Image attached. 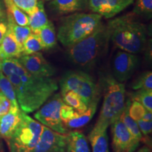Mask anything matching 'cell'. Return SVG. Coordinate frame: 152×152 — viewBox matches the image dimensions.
Listing matches in <instances>:
<instances>
[{"label":"cell","mask_w":152,"mask_h":152,"mask_svg":"<svg viewBox=\"0 0 152 152\" xmlns=\"http://www.w3.org/2000/svg\"><path fill=\"white\" fill-rule=\"evenodd\" d=\"M0 71L11 83L19 107L26 113L39 109L58 89L56 80L31 75L16 58L0 60Z\"/></svg>","instance_id":"cell-1"},{"label":"cell","mask_w":152,"mask_h":152,"mask_svg":"<svg viewBox=\"0 0 152 152\" xmlns=\"http://www.w3.org/2000/svg\"><path fill=\"white\" fill-rule=\"evenodd\" d=\"M111 31L110 39L120 50L137 54L144 50L147 44V29L131 15L119 17L108 23Z\"/></svg>","instance_id":"cell-2"},{"label":"cell","mask_w":152,"mask_h":152,"mask_svg":"<svg viewBox=\"0 0 152 152\" xmlns=\"http://www.w3.org/2000/svg\"><path fill=\"white\" fill-rule=\"evenodd\" d=\"M101 91L104 101L96 124L92 131L107 130L114 121L119 119L126 106V91L123 83H119L111 75L101 80Z\"/></svg>","instance_id":"cell-3"},{"label":"cell","mask_w":152,"mask_h":152,"mask_svg":"<svg viewBox=\"0 0 152 152\" xmlns=\"http://www.w3.org/2000/svg\"><path fill=\"white\" fill-rule=\"evenodd\" d=\"M111 37L108 25L101 23L93 33L68 49V57L72 63L81 67H90L104 54Z\"/></svg>","instance_id":"cell-4"},{"label":"cell","mask_w":152,"mask_h":152,"mask_svg":"<svg viewBox=\"0 0 152 152\" xmlns=\"http://www.w3.org/2000/svg\"><path fill=\"white\" fill-rule=\"evenodd\" d=\"M102 16L92 13H76L62 18L57 39L64 47H71L93 33L102 23Z\"/></svg>","instance_id":"cell-5"},{"label":"cell","mask_w":152,"mask_h":152,"mask_svg":"<svg viewBox=\"0 0 152 152\" xmlns=\"http://www.w3.org/2000/svg\"><path fill=\"white\" fill-rule=\"evenodd\" d=\"M43 125L21 111V120L7 142L9 152H31L37 145Z\"/></svg>","instance_id":"cell-6"},{"label":"cell","mask_w":152,"mask_h":152,"mask_svg":"<svg viewBox=\"0 0 152 152\" xmlns=\"http://www.w3.org/2000/svg\"><path fill=\"white\" fill-rule=\"evenodd\" d=\"M61 94L73 91L83 99L88 106L93 101L100 99L101 87L90 75L83 71H70L64 73L59 81Z\"/></svg>","instance_id":"cell-7"},{"label":"cell","mask_w":152,"mask_h":152,"mask_svg":"<svg viewBox=\"0 0 152 152\" xmlns=\"http://www.w3.org/2000/svg\"><path fill=\"white\" fill-rule=\"evenodd\" d=\"M61 95L54 94L34 113L38 122L60 134H68L67 128L60 118V109L64 104Z\"/></svg>","instance_id":"cell-8"},{"label":"cell","mask_w":152,"mask_h":152,"mask_svg":"<svg viewBox=\"0 0 152 152\" xmlns=\"http://www.w3.org/2000/svg\"><path fill=\"white\" fill-rule=\"evenodd\" d=\"M140 58L134 54L120 50L114 56L113 72L114 78L119 83H124L131 77L137 68Z\"/></svg>","instance_id":"cell-9"},{"label":"cell","mask_w":152,"mask_h":152,"mask_svg":"<svg viewBox=\"0 0 152 152\" xmlns=\"http://www.w3.org/2000/svg\"><path fill=\"white\" fill-rule=\"evenodd\" d=\"M68 134H60L43 125L39 142L31 152H66Z\"/></svg>","instance_id":"cell-10"},{"label":"cell","mask_w":152,"mask_h":152,"mask_svg":"<svg viewBox=\"0 0 152 152\" xmlns=\"http://www.w3.org/2000/svg\"><path fill=\"white\" fill-rule=\"evenodd\" d=\"M113 152H134L140 143L136 141L120 119L111 125Z\"/></svg>","instance_id":"cell-11"},{"label":"cell","mask_w":152,"mask_h":152,"mask_svg":"<svg viewBox=\"0 0 152 152\" xmlns=\"http://www.w3.org/2000/svg\"><path fill=\"white\" fill-rule=\"evenodd\" d=\"M18 60L26 71L35 77H52L56 73L54 68L39 52L22 55Z\"/></svg>","instance_id":"cell-12"},{"label":"cell","mask_w":152,"mask_h":152,"mask_svg":"<svg viewBox=\"0 0 152 152\" xmlns=\"http://www.w3.org/2000/svg\"><path fill=\"white\" fill-rule=\"evenodd\" d=\"M134 2V0H88V7L93 13L111 18Z\"/></svg>","instance_id":"cell-13"},{"label":"cell","mask_w":152,"mask_h":152,"mask_svg":"<svg viewBox=\"0 0 152 152\" xmlns=\"http://www.w3.org/2000/svg\"><path fill=\"white\" fill-rule=\"evenodd\" d=\"M21 120L20 108H10L7 114L0 118V139L7 142L14 134Z\"/></svg>","instance_id":"cell-14"},{"label":"cell","mask_w":152,"mask_h":152,"mask_svg":"<svg viewBox=\"0 0 152 152\" xmlns=\"http://www.w3.org/2000/svg\"><path fill=\"white\" fill-rule=\"evenodd\" d=\"M20 56H22V47L17 42L14 34L8 27V30L0 44V60L18 58Z\"/></svg>","instance_id":"cell-15"},{"label":"cell","mask_w":152,"mask_h":152,"mask_svg":"<svg viewBox=\"0 0 152 152\" xmlns=\"http://www.w3.org/2000/svg\"><path fill=\"white\" fill-rule=\"evenodd\" d=\"M87 0H52L49 7L58 15L71 14L85 9Z\"/></svg>","instance_id":"cell-16"},{"label":"cell","mask_w":152,"mask_h":152,"mask_svg":"<svg viewBox=\"0 0 152 152\" xmlns=\"http://www.w3.org/2000/svg\"><path fill=\"white\" fill-rule=\"evenodd\" d=\"M28 16V26L32 30V33H37V32L46 26L49 20L47 18L45 7L42 1H38L35 11Z\"/></svg>","instance_id":"cell-17"},{"label":"cell","mask_w":152,"mask_h":152,"mask_svg":"<svg viewBox=\"0 0 152 152\" xmlns=\"http://www.w3.org/2000/svg\"><path fill=\"white\" fill-rule=\"evenodd\" d=\"M66 152H90L89 142L83 133L73 131L68 133Z\"/></svg>","instance_id":"cell-18"},{"label":"cell","mask_w":152,"mask_h":152,"mask_svg":"<svg viewBox=\"0 0 152 152\" xmlns=\"http://www.w3.org/2000/svg\"><path fill=\"white\" fill-rule=\"evenodd\" d=\"M92 152H109V136L107 130L91 131L88 137Z\"/></svg>","instance_id":"cell-19"},{"label":"cell","mask_w":152,"mask_h":152,"mask_svg":"<svg viewBox=\"0 0 152 152\" xmlns=\"http://www.w3.org/2000/svg\"><path fill=\"white\" fill-rule=\"evenodd\" d=\"M99 102V99L93 101L92 103L89 104L87 110L84 113L80 114L79 116L69 120L64 125H66V126L69 128H80L85 126L90 122L94 115L97 109Z\"/></svg>","instance_id":"cell-20"},{"label":"cell","mask_w":152,"mask_h":152,"mask_svg":"<svg viewBox=\"0 0 152 152\" xmlns=\"http://www.w3.org/2000/svg\"><path fill=\"white\" fill-rule=\"evenodd\" d=\"M130 102V99L127 101L126 106H125L124 110H123L122 113H121L119 119L123 123L125 126L126 127L130 134H132L133 138L140 143L142 140H143V135H142L141 131L139 128L137 121L133 120L128 114V107Z\"/></svg>","instance_id":"cell-21"},{"label":"cell","mask_w":152,"mask_h":152,"mask_svg":"<svg viewBox=\"0 0 152 152\" xmlns=\"http://www.w3.org/2000/svg\"><path fill=\"white\" fill-rule=\"evenodd\" d=\"M38 36L42 44L44 49H49L54 47L57 44V37L53 23L49 21L46 26L37 32Z\"/></svg>","instance_id":"cell-22"},{"label":"cell","mask_w":152,"mask_h":152,"mask_svg":"<svg viewBox=\"0 0 152 152\" xmlns=\"http://www.w3.org/2000/svg\"><path fill=\"white\" fill-rule=\"evenodd\" d=\"M7 23L8 27L10 28L12 33L14 34L17 42L22 47L23 44L27 39L28 36L32 33V30L29 26H19L14 21V18L9 13H7Z\"/></svg>","instance_id":"cell-23"},{"label":"cell","mask_w":152,"mask_h":152,"mask_svg":"<svg viewBox=\"0 0 152 152\" xmlns=\"http://www.w3.org/2000/svg\"><path fill=\"white\" fill-rule=\"evenodd\" d=\"M0 94L8 99L11 103V108H20L17 102L14 87L9 80L0 71Z\"/></svg>","instance_id":"cell-24"},{"label":"cell","mask_w":152,"mask_h":152,"mask_svg":"<svg viewBox=\"0 0 152 152\" xmlns=\"http://www.w3.org/2000/svg\"><path fill=\"white\" fill-rule=\"evenodd\" d=\"M61 95L64 103L73 108L80 115L84 113L87 110V104L85 103L83 99L75 92L73 91H67Z\"/></svg>","instance_id":"cell-25"},{"label":"cell","mask_w":152,"mask_h":152,"mask_svg":"<svg viewBox=\"0 0 152 152\" xmlns=\"http://www.w3.org/2000/svg\"><path fill=\"white\" fill-rule=\"evenodd\" d=\"M4 2L7 8V11L14 18V21L19 26H28V16L27 14L18 8L13 0H4Z\"/></svg>","instance_id":"cell-26"},{"label":"cell","mask_w":152,"mask_h":152,"mask_svg":"<svg viewBox=\"0 0 152 152\" xmlns=\"http://www.w3.org/2000/svg\"><path fill=\"white\" fill-rule=\"evenodd\" d=\"M44 49L43 45L37 34L32 33L25 40L22 46V55L39 52Z\"/></svg>","instance_id":"cell-27"},{"label":"cell","mask_w":152,"mask_h":152,"mask_svg":"<svg viewBox=\"0 0 152 152\" xmlns=\"http://www.w3.org/2000/svg\"><path fill=\"white\" fill-rule=\"evenodd\" d=\"M130 100L140 102L147 111L152 112V91L137 90L130 94Z\"/></svg>","instance_id":"cell-28"},{"label":"cell","mask_w":152,"mask_h":152,"mask_svg":"<svg viewBox=\"0 0 152 152\" xmlns=\"http://www.w3.org/2000/svg\"><path fill=\"white\" fill-rule=\"evenodd\" d=\"M133 13L137 16L151 18L152 16V0H136Z\"/></svg>","instance_id":"cell-29"},{"label":"cell","mask_w":152,"mask_h":152,"mask_svg":"<svg viewBox=\"0 0 152 152\" xmlns=\"http://www.w3.org/2000/svg\"><path fill=\"white\" fill-rule=\"evenodd\" d=\"M133 90H145L152 91V73L147 71L142 73L132 85Z\"/></svg>","instance_id":"cell-30"},{"label":"cell","mask_w":152,"mask_h":152,"mask_svg":"<svg viewBox=\"0 0 152 152\" xmlns=\"http://www.w3.org/2000/svg\"><path fill=\"white\" fill-rule=\"evenodd\" d=\"M147 111L143 105L137 101H131L128 107L129 115L135 121L142 119Z\"/></svg>","instance_id":"cell-31"},{"label":"cell","mask_w":152,"mask_h":152,"mask_svg":"<svg viewBox=\"0 0 152 152\" xmlns=\"http://www.w3.org/2000/svg\"><path fill=\"white\" fill-rule=\"evenodd\" d=\"M13 1L18 8L29 15L35 11L37 7L38 0H13Z\"/></svg>","instance_id":"cell-32"},{"label":"cell","mask_w":152,"mask_h":152,"mask_svg":"<svg viewBox=\"0 0 152 152\" xmlns=\"http://www.w3.org/2000/svg\"><path fill=\"white\" fill-rule=\"evenodd\" d=\"M80 114L71 106L64 104L60 109V118L61 121L65 124L69 120L79 116Z\"/></svg>","instance_id":"cell-33"},{"label":"cell","mask_w":152,"mask_h":152,"mask_svg":"<svg viewBox=\"0 0 152 152\" xmlns=\"http://www.w3.org/2000/svg\"><path fill=\"white\" fill-rule=\"evenodd\" d=\"M137 123L142 135L147 137L149 134H151L152 131V121H147L141 119L137 121Z\"/></svg>","instance_id":"cell-34"},{"label":"cell","mask_w":152,"mask_h":152,"mask_svg":"<svg viewBox=\"0 0 152 152\" xmlns=\"http://www.w3.org/2000/svg\"><path fill=\"white\" fill-rule=\"evenodd\" d=\"M11 103L8 99L2 94H0V118L2 117L9 111Z\"/></svg>","instance_id":"cell-35"},{"label":"cell","mask_w":152,"mask_h":152,"mask_svg":"<svg viewBox=\"0 0 152 152\" xmlns=\"http://www.w3.org/2000/svg\"><path fill=\"white\" fill-rule=\"evenodd\" d=\"M8 30V23L4 18L0 19V44L2 42L4 37Z\"/></svg>","instance_id":"cell-36"},{"label":"cell","mask_w":152,"mask_h":152,"mask_svg":"<svg viewBox=\"0 0 152 152\" xmlns=\"http://www.w3.org/2000/svg\"><path fill=\"white\" fill-rule=\"evenodd\" d=\"M142 120L147 121H152V112L149 111H146L145 114H144L143 118H142Z\"/></svg>","instance_id":"cell-37"},{"label":"cell","mask_w":152,"mask_h":152,"mask_svg":"<svg viewBox=\"0 0 152 152\" xmlns=\"http://www.w3.org/2000/svg\"><path fill=\"white\" fill-rule=\"evenodd\" d=\"M134 152H151V150H150V148L149 147H147V146H144V147L140 148V149H138L137 151H134Z\"/></svg>","instance_id":"cell-38"},{"label":"cell","mask_w":152,"mask_h":152,"mask_svg":"<svg viewBox=\"0 0 152 152\" xmlns=\"http://www.w3.org/2000/svg\"><path fill=\"white\" fill-rule=\"evenodd\" d=\"M4 17H5L4 10L2 4H1V1H0V19L4 18Z\"/></svg>","instance_id":"cell-39"},{"label":"cell","mask_w":152,"mask_h":152,"mask_svg":"<svg viewBox=\"0 0 152 152\" xmlns=\"http://www.w3.org/2000/svg\"><path fill=\"white\" fill-rule=\"evenodd\" d=\"M0 152H4V147L2 144L0 142Z\"/></svg>","instance_id":"cell-40"}]
</instances>
